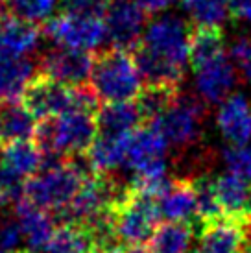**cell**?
<instances>
[{
    "mask_svg": "<svg viewBox=\"0 0 251 253\" xmlns=\"http://www.w3.org/2000/svg\"><path fill=\"white\" fill-rule=\"evenodd\" d=\"M194 239L192 222H161L150 240L152 253H188Z\"/></svg>",
    "mask_w": 251,
    "mask_h": 253,
    "instance_id": "25",
    "label": "cell"
},
{
    "mask_svg": "<svg viewBox=\"0 0 251 253\" xmlns=\"http://www.w3.org/2000/svg\"><path fill=\"white\" fill-rule=\"evenodd\" d=\"M96 246L92 231L76 222H61L54 231L46 253H91Z\"/></svg>",
    "mask_w": 251,
    "mask_h": 253,
    "instance_id": "24",
    "label": "cell"
},
{
    "mask_svg": "<svg viewBox=\"0 0 251 253\" xmlns=\"http://www.w3.org/2000/svg\"><path fill=\"white\" fill-rule=\"evenodd\" d=\"M24 183L26 181L0 170V207L19 204L24 198Z\"/></svg>",
    "mask_w": 251,
    "mask_h": 253,
    "instance_id": "33",
    "label": "cell"
},
{
    "mask_svg": "<svg viewBox=\"0 0 251 253\" xmlns=\"http://www.w3.org/2000/svg\"><path fill=\"white\" fill-rule=\"evenodd\" d=\"M194 69L196 91L200 98L207 104H222L231 96V89L237 80V67L227 52L210 57L203 63L192 67Z\"/></svg>",
    "mask_w": 251,
    "mask_h": 253,
    "instance_id": "12",
    "label": "cell"
},
{
    "mask_svg": "<svg viewBox=\"0 0 251 253\" xmlns=\"http://www.w3.org/2000/svg\"><path fill=\"white\" fill-rule=\"evenodd\" d=\"M229 11L242 21L251 22V0H227Z\"/></svg>",
    "mask_w": 251,
    "mask_h": 253,
    "instance_id": "37",
    "label": "cell"
},
{
    "mask_svg": "<svg viewBox=\"0 0 251 253\" xmlns=\"http://www.w3.org/2000/svg\"><path fill=\"white\" fill-rule=\"evenodd\" d=\"M229 56L237 71L244 76L246 82H251V39L250 37H240L233 42L229 50Z\"/></svg>",
    "mask_w": 251,
    "mask_h": 253,
    "instance_id": "34",
    "label": "cell"
},
{
    "mask_svg": "<svg viewBox=\"0 0 251 253\" xmlns=\"http://www.w3.org/2000/svg\"><path fill=\"white\" fill-rule=\"evenodd\" d=\"M196 190V218L200 224H207L216 218H222V209L218 204L216 190H214V179L207 176L196 177L194 179Z\"/></svg>",
    "mask_w": 251,
    "mask_h": 253,
    "instance_id": "30",
    "label": "cell"
},
{
    "mask_svg": "<svg viewBox=\"0 0 251 253\" xmlns=\"http://www.w3.org/2000/svg\"><path fill=\"white\" fill-rule=\"evenodd\" d=\"M0 24H2V21H0Z\"/></svg>",
    "mask_w": 251,
    "mask_h": 253,
    "instance_id": "44",
    "label": "cell"
},
{
    "mask_svg": "<svg viewBox=\"0 0 251 253\" xmlns=\"http://www.w3.org/2000/svg\"><path fill=\"white\" fill-rule=\"evenodd\" d=\"M250 229H251V216H250Z\"/></svg>",
    "mask_w": 251,
    "mask_h": 253,
    "instance_id": "42",
    "label": "cell"
},
{
    "mask_svg": "<svg viewBox=\"0 0 251 253\" xmlns=\"http://www.w3.org/2000/svg\"><path fill=\"white\" fill-rule=\"evenodd\" d=\"M35 78V67L28 57H13L0 52V104L19 102Z\"/></svg>",
    "mask_w": 251,
    "mask_h": 253,
    "instance_id": "19",
    "label": "cell"
},
{
    "mask_svg": "<svg viewBox=\"0 0 251 253\" xmlns=\"http://www.w3.org/2000/svg\"><path fill=\"white\" fill-rule=\"evenodd\" d=\"M137 2L146 15H159L161 17V15H165V11H168L174 6L175 0H137Z\"/></svg>",
    "mask_w": 251,
    "mask_h": 253,
    "instance_id": "36",
    "label": "cell"
},
{
    "mask_svg": "<svg viewBox=\"0 0 251 253\" xmlns=\"http://www.w3.org/2000/svg\"><path fill=\"white\" fill-rule=\"evenodd\" d=\"M122 250V248H120ZM120 250H105V248H94L91 253H119Z\"/></svg>",
    "mask_w": 251,
    "mask_h": 253,
    "instance_id": "39",
    "label": "cell"
},
{
    "mask_svg": "<svg viewBox=\"0 0 251 253\" xmlns=\"http://www.w3.org/2000/svg\"><path fill=\"white\" fill-rule=\"evenodd\" d=\"M177 100V87L174 85H159V84H148L142 91H140L139 98L135 100L140 109V115L144 122L152 124L167 113L172 104Z\"/></svg>",
    "mask_w": 251,
    "mask_h": 253,
    "instance_id": "26",
    "label": "cell"
},
{
    "mask_svg": "<svg viewBox=\"0 0 251 253\" xmlns=\"http://www.w3.org/2000/svg\"><path fill=\"white\" fill-rule=\"evenodd\" d=\"M39 120L22 102L0 104V133L6 142L32 141Z\"/></svg>",
    "mask_w": 251,
    "mask_h": 253,
    "instance_id": "23",
    "label": "cell"
},
{
    "mask_svg": "<svg viewBox=\"0 0 251 253\" xmlns=\"http://www.w3.org/2000/svg\"><path fill=\"white\" fill-rule=\"evenodd\" d=\"M159 202L131 187L120 190L111 207V224L120 248H139L152 240L161 220Z\"/></svg>",
    "mask_w": 251,
    "mask_h": 253,
    "instance_id": "5",
    "label": "cell"
},
{
    "mask_svg": "<svg viewBox=\"0 0 251 253\" xmlns=\"http://www.w3.org/2000/svg\"><path fill=\"white\" fill-rule=\"evenodd\" d=\"M22 231L19 222H4L0 224V253L19 252V244L22 242Z\"/></svg>",
    "mask_w": 251,
    "mask_h": 253,
    "instance_id": "35",
    "label": "cell"
},
{
    "mask_svg": "<svg viewBox=\"0 0 251 253\" xmlns=\"http://www.w3.org/2000/svg\"><path fill=\"white\" fill-rule=\"evenodd\" d=\"M44 167V154L32 141L6 142L0 148V170L28 181Z\"/></svg>",
    "mask_w": 251,
    "mask_h": 253,
    "instance_id": "16",
    "label": "cell"
},
{
    "mask_svg": "<svg viewBox=\"0 0 251 253\" xmlns=\"http://www.w3.org/2000/svg\"><path fill=\"white\" fill-rule=\"evenodd\" d=\"M17 222L21 225L22 237L30 250L35 253L46 252L57 227L52 220V214L22 198L17 204Z\"/></svg>",
    "mask_w": 251,
    "mask_h": 253,
    "instance_id": "15",
    "label": "cell"
},
{
    "mask_svg": "<svg viewBox=\"0 0 251 253\" xmlns=\"http://www.w3.org/2000/svg\"><path fill=\"white\" fill-rule=\"evenodd\" d=\"M223 157L231 174L251 183V146H231L225 150Z\"/></svg>",
    "mask_w": 251,
    "mask_h": 253,
    "instance_id": "32",
    "label": "cell"
},
{
    "mask_svg": "<svg viewBox=\"0 0 251 253\" xmlns=\"http://www.w3.org/2000/svg\"><path fill=\"white\" fill-rule=\"evenodd\" d=\"M59 2L65 15L104 21L111 0H59Z\"/></svg>",
    "mask_w": 251,
    "mask_h": 253,
    "instance_id": "31",
    "label": "cell"
},
{
    "mask_svg": "<svg viewBox=\"0 0 251 253\" xmlns=\"http://www.w3.org/2000/svg\"><path fill=\"white\" fill-rule=\"evenodd\" d=\"M133 133V131H131ZM126 144L127 135L124 137H109V135H98L91 150L87 152L89 169L94 174L109 176L113 170L126 165Z\"/></svg>",
    "mask_w": 251,
    "mask_h": 253,
    "instance_id": "21",
    "label": "cell"
},
{
    "mask_svg": "<svg viewBox=\"0 0 251 253\" xmlns=\"http://www.w3.org/2000/svg\"><path fill=\"white\" fill-rule=\"evenodd\" d=\"M98 135L109 137H124L142 126V115L137 102H119V104H104L96 111Z\"/></svg>",
    "mask_w": 251,
    "mask_h": 253,
    "instance_id": "20",
    "label": "cell"
},
{
    "mask_svg": "<svg viewBox=\"0 0 251 253\" xmlns=\"http://www.w3.org/2000/svg\"><path fill=\"white\" fill-rule=\"evenodd\" d=\"M39 44V30L19 19H4L0 24V52L13 57H28Z\"/></svg>",
    "mask_w": 251,
    "mask_h": 253,
    "instance_id": "22",
    "label": "cell"
},
{
    "mask_svg": "<svg viewBox=\"0 0 251 253\" xmlns=\"http://www.w3.org/2000/svg\"><path fill=\"white\" fill-rule=\"evenodd\" d=\"M159 211L168 222H190L196 218V190L194 179L175 177L170 179L161 194Z\"/></svg>",
    "mask_w": 251,
    "mask_h": 253,
    "instance_id": "18",
    "label": "cell"
},
{
    "mask_svg": "<svg viewBox=\"0 0 251 253\" xmlns=\"http://www.w3.org/2000/svg\"><path fill=\"white\" fill-rule=\"evenodd\" d=\"M142 80L137 59L129 50L111 46L94 57L89 89L102 104L133 102L144 89Z\"/></svg>",
    "mask_w": 251,
    "mask_h": 253,
    "instance_id": "3",
    "label": "cell"
},
{
    "mask_svg": "<svg viewBox=\"0 0 251 253\" xmlns=\"http://www.w3.org/2000/svg\"><path fill=\"white\" fill-rule=\"evenodd\" d=\"M146 17L137 0H111L104 24L107 41L113 44V48H137L146 30Z\"/></svg>",
    "mask_w": 251,
    "mask_h": 253,
    "instance_id": "9",
    "label": "cell"
},
{
    "mask_svg": "<svg viewBox=\"0 0 251 253\" xmlns=\"http://www.w3.org/2000/svg\"><path fill=\"white\" fill-rule=\"evenodd\" d=\"M0 139H2V133H0Z\"/></svg>",
    "mask_w": 251,
    "mask_h": 253,
    "instance_id": "43",
    "label": "cell"
},
{
    "mask_svg": "<svg viewBox=\"0 0 251 253\" xmlns=\"http://www.w3.org/2000/svg\"><path fill=\"white\" fill-rule=\"evenodd\" d=\"M96 111L92 106H78L59 117L39 120L34 142L52 159L87 155L98 137Z\"/></svg>",
    "mask_w": 251,
    "mask_h": 253,
    "instance_id": "2",
    "label": "cell"
},
{
    "mask_svg": "<svg viewBox=\"0 0 251 253\" xmlns=\"http://www.w3.org/2000/svg\"><path fill=\"white\" fill-rule=\"evenodd\" d=\"M190 42L192 32L181 17L165 13L154 19L135 52L142 78L148 84L177 87L190 65Z\"/></svg>",
    "mask_w": 251,
    "mask_h": 253,
    "instance_id": "1",
    "label": "cell"
},
{
    "mask_svg": "<svg viewBox=\"0 0 251 253\" xmlns=\"http://www.w3.org/2000/svg\"><path fill=\"white\" fill-rule=\"evenodd\" d=\"M222 52H225V48H223V36L220 28H196V32L192 34V42H190V65L192 67Z\"/></svg>",
    "mask_w": 251,
    "mask_h": 253,
    "instance_id": "29",
    "label": "cell"
},
{
    "mask_svg": "<svg viewBox=\"0 0 251 253\" xmlns=\"http://www.w3.org/2000/svg\"><path fill=\"white\" fill-rule=\"evenodd\" d=\"M15 253H35V252H32V250H19V252H15Z\"/></svg>",
    "mask_w": 251,
    "mask_h": 253,
    "instance_id": "40",
    "label": "cell"
},
{
    "mask_svg": "<svg viewBox=\"0 0 251 253\" xmlns=\"http://www.w3.org/2000/svg\"><path fill=\"white\" fill-rule=\"evenodd\" d=\"M214 190L222 214L233 220H250L251 216V183L235 176L223 174L214 177Z\"/></svg>",
    "mask_w": 251,
    "mask_h": 253,
    "instance_id": "17",
    "label": "cell"
},
{
    "mask_svg": "<svg viewBox=\"0 0 251 253\" xmlns=\"http://www.w3.org/2000/svg\"><path fill=\"white\" fill-rule=\"evenodd\" d=\"M250 220L216 218L202 224L194 253H244L250 248Z\"/></svg>",
    "mask_w": 251,
    "mask_h": 253,
    "instance_id": "10",
    "label": "cell"
},
{
    "mask_svg": "<svg viewBox=\"0 0 251 253\" xmlns=\"http://www.w3.org/2000/svg\"><path fill=\"white\" fill-rule=\"evenodd\" d=\"M87 170L72 159L44 163L34 177L24 183V200L48 212H65L87 179Z\"/></svg>",
    "mask_w": 251,
    "mask_h": 253,
    "instance_id": "4",
    "label": "cell"
},
{
    "mask_svg": "<svg viewBox=\"0 0 251 253\" xmlns=\"http://www.w3.org/2000/svg\"><path fill=\"white\" fill-rule=\"evenodd\" d=\"M59 0H4V6L13 19L28 24H41L54 19Z\"/></svg>",
    "mask_w": 251,
    "mask_h": 253,
    "instance_id": "28",
    "label": "cell"
},
{
    "mask_svg": "<svg viewBox=\"0 0 251 253\" xmlns=\"http://www.w3.org/2000/svg\"><path fill=\"white\" fill-rule=\"evenodd\" d=\"M216 124L231 146H244L251 141V106L242 94H231L220 104Z\"/></svg>",
    "mask_w": 251,
    "mask_h": 253,
    "instance_id": "14",
    "label": "cell"
},
{
    "mask_svg": "<svg viewBox=\"0 0 251 253\" xmlns=\"http://www.w3.org/2000/svg\"><path fill=\"white\" fill-rule=\"evenodd\" d=\"M22 104L28 107L37 120H46L59 117L72 107L92 106L96 107L98 100L87 87H69L50 78L35 76L22 96Z\"/></svg>",
    "mask_w": 251,
    "mask_h": 253,
    "instance_id": "6",
    "label": "cell"
},
{
    "mask_svg": "<svg viewBox=\"0 0 251 253\" xmlns=\"http://www.w3.org/2000/svg\"><path fill=\"white\" fill-rule=\"evenodd\" d=\"M203 107L198 100L190 96H177L172 107L163 113L159 119L154 120L150 126H154L168 144H188L200 133Z\"/></svg>",
    "mask_w": 251,
    "mask_h": 253,
    "instance_id": "11",
    "label": "cell"
},
{
    "mask_svg": "<svg viewBox=\"0 0 251 253\" xmlns=\"http://www.w3.org/2000/svg\"><path fill=\"white\" fill-rule=\"evenodd\" d=\"M119 253H152V250H148L144 246H139V248H122Z\"/></svg>",
    "mask_w": 251,
    "mask_h": 253,
    "instance_id": "38",
    "label": "cell"
},
{
    "mask_svg": "<svg viewBox=\"0 0 251 253\" xmlns=\"http://www.w3.org/2000/svg\"><path fill=\"white\" fill-rule=\"evenodd\" d=\"M119 194L120 192L117 190V185L111 181V177L89 172L72 204L67 207V211L61 212L63 222L92 225L111 211Z\"/></svg>",
    "mask_w": 251,
    "mask_h": 253,
    "instance_id": "7",
    "label": "cell"
},
{
    "mask_svg": "<svg viewBox=\"0 0 251 253\" xmlns=\"http://www.w3.org/2000/svg\"><path fill=\"white\" fill-rule=\"evenodd\" d=\"M244 253H251V248H248V250H246V252Z\"/></svg>",
    "mask_w": 251,
    "mask_h": 253,
    "instance_id": "41",
    "label": "cell"
},
{
    "mask_svg": "<svg viewBox=\"0 0 251 253\" xmlns=\"http://www.w3.org/2000/svg\"><path fill=\"white\" fill-rule=\"evenodd\" d=\"M94 59L89 52L69 48H54L46 52L41 61V74L69 87L89 85Z\"/></svg>",
    "mask_w": 251,
    "mask_h": 253,
    "instance_id": "13",
    "label": "cell"
},
{
    "mask_svg": "<svg viewBox=\"0 0 251 253\" xmlns=\"http://www.w3.org/2000/svg\"><path fill=\"white\" fill-rule=\"evenodd\" d=\"M44 34L56 42L59 48L91 52L107 41L104 21L82 19L72 15H57L46 22Z\"/></svg>",
    "mask_w": 251,
    "mask_h": 253,
    "instance_id": "8",
    "label": "cell"
},
{
    "mask_svg": "<svg viewBox=\"0 0 251 253\" xmlns=\"http://www.w3.org/2000/svg\"><path fill=\"white\" fill-rule=\"evenodd\" d=\"M196 28H220L229 17L227 0H179Z\"/></svg>",
    "mask_w": 251,
    "mask_h": 253,
    "instance_id": "27",
    "label": "cell"
}]
</instances>
